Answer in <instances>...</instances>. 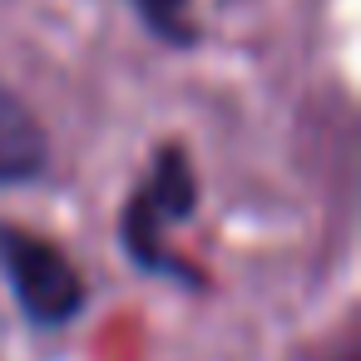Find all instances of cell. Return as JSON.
<instances>
[{
  "instance_id": "5b68a950",
  "label": "cell",
  "mask_w": 361,
  "mask_h": 361,
  "mask_svg": "<svg viewBox=\"0 0 361 361\" xmlns=\"http://www.w3.org/2000/svg\"><path fill=\"white\" fill-rule=\"evenodd\" d=\"M341 361H356V356H341Z\"/></svg>"
},
{
  "instance_id": "7a4b0ae2",
  "label": "cell",
  "mask_w": 361,
  "mask_h": 361,
  "mask_svg": "<svg viewBox=\"0 0 361 361\" xmlns=\"http://www.w3.org/2000/svg\"><path fill=\"white\" fill-rule=\"evenodd\" d=\"M0 272H6L20 312L35 326H70L85 312V277L65 257L60 243L20 228V223H0Z\"/></svg>"
},
{
  "instance_id": "3957f363",
  "label": "cell",
  "mask_w": 361,
  "mask_h": 361,
  "mask_svg": "<svg viewBox=\"0 0 361 361\" xmlns=\"http://www.w3.org/2000/svg\"><path fill=\"white\" fill-rule=\"evenodd\" d=\"M50 169V139L30 104L0 85V183H35Z\"/></svg>"
},
{
  "instance_id": "6da1fadb",
  "label": "cell",
  "mask_w": 361,
  "mask_h": 361,
  "mask_svg": "<svg viewBox=\"0 0 361 361\" xmlns=\"http://www.w3.org/2000/svg\"><path fill=\"white\" fill-rule=\"evenodd\" d=\"M193 213H198V173H193V164L178 144H159L149 173L139 178V188H134V198L119 218V243H124L129 262L154 272V277L203 287V272L188 257L169 252V228L188 223Z\"/></svg>"
},
{
  "instance_id": "277c9868",
  "label": "cell",
  "mask_w": 361,
  "mask_h": 361,
  "mask_svg": "<svg viewBox=\"0 0 361 361\" xmlns=\"http://www.w3.org/2000/svg\"><path fill=\"white\" fill-rule=\"evenodd\" d=\"M129 6H134V16L149 25V35H154V40H164V45H178V50L198 45L193 0H129Z\"/></svg>"
}]
</instances>
